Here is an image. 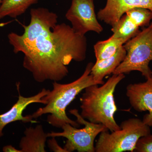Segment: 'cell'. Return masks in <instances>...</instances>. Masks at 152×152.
<instances>
[{
    "label": "cell",
    "instance_id": "6da1fadb",
    "mask_svg": "<svg viewBox=\"0 0 152 152\" xmlns=\"http://www.w3.org/2000/svg\"><path fill=\"white\" fill-rule=\"evenodd\" d=\"M30 15V23L23 25V34L10 33L9 42L15 53L24 55L23 66L36 81H60L68 75L72 61L86 59V38L64 23L58 24V15L48 9H32Z\"/></svg>",
    "mask_w": 152,
    "mask_h": 152
},
{
    "label": "cell",
    "instance_id": "7a4b0ae2",
    "mask_svg": "<svg viewBox=\"0 0 152 152\" xmlns=\"http://www.w3.org/2000/svg\"><path fill=\"white\" fill-rule=\"evenodd\" d=\"M94 64L93 63H89L83 75L72 83L63 84L54 81L53 89L42 98V99L47 102L46 106L38 109L32 115L33 118H37L49 113L50 115L48 116L47 121L55 127L61 128L66 124L79 127L80 124L67 115L66 109L76 97L87 87L99 85L95 81L91 74Z\"/></svg>",
    "mask_w": 152,
    "mask_h": 152
},
{
    "label": "cell",
    "instance_id": "3957f363",
    "mask_svg": "<svg viewBox=\"0 0 152 152\" xmlns=\"http://www.w3.org/2000/svg\"><path fill=\"white\" fill-rule=\"evenodd\" d=\"M125 77L124 74L113 75L101 86L93 85L86 88L80 98L82 117L91 122L104 125L111 132L120 130L114 118L118 109L114 94Z\"/></svg>",
    "mask_w": 152,
    "mask_h": 152
},
{
    "label": "cell",
    "instance_id": "277c9868",
    "mask_svg": "<svg viewBox=\"0 0 152 152\" xmlns=\"http://www.w3.org/2000/svg\"><path fill=\"white\" fill-rule=\"evenodd\" d=\"M120 126L118 130L111 133L104 131L100 134L95 152H134L139 139L151 132L150 127L139 118L125 120Z\"/></svg>",
    "mask_w": 152,
    "mask_h": 152
},
{
    "label": "cell",
    "instance_id": "5b68a950",
    "mask_svg": "<svg viewBox=\"0 0 152 152\" xmlns=\"http://www.w3.org/2000/svg\"><path fill=\"white\" fill-rule=\"evenodd\" d=\"M123 46L126 54L113 75L127 74L137 71L141 73L146 79L152 77L149 67L152 61V22Z\"/></svg>",
    "mask_w": 152,
    "mask_h": 152
},
{
    "label": "cell",
    "instance_id": "8992f818",
    "mask_svg": "<svg viewBox=\"0 0 152 152\" xmlns=\"http://www.w3.org/2000/svg\"><path fill=\"white\" fill-rule=\"evenodd\" d=\"M69 112L76 117L77 122L84 125V127L77 129L70 124H65L61 127L63 132L48 133V137H63L66 138L64 147L66 152L75 151L78 152H95V139L101 132L108 130L102 124H94L86 121L76 109L70 110Z\"/></svg>",
    "mask_w": 152,
    "mask_h": 152
},
{
    "label": "cell",
    "instance_id": "52a82bcc",
    "mask_svg": "<svg viewBox=\"0 0 152 152\" xmlns=\"http://www.w3.org/2000/svg\"><path fill=\"white\" fill-rule=\"evenodd\" d=\"M66 18L79 35L85 36L89 31L99 34L103 31L95 13L94 0H72Z\"/></svg>",
    "mask_w": 152,
    "mask_h": 152
},
{
    "label": "cell",
    "instance_id": "ba28073f",
    "mask_svg": "<svg viewBox=\"0 0 152 152\" xmlns=\"http://www.w3.org/2000/svg\"><path fill=\"white\" fill-rule=\"evenodd\" d=\"M146 81L130 84L126 88V96L130 104L137 111H148L144 116L142 121L149 126L152 127V77Z\"/></svg>",
    "mask_w": 152,
    "mask_h": 152
},
{
    "label": "cell",
    "instance_id": "9c48e42d",
    "mask_svg": "<svg viewBox=\"0 0 152 152\" xmlns=\"http://www.w3.org/2000/svg\"><path fill=\"white\" fill-rule=\"evenodd\" d=\"M137 7L152 11V0H107L104 7L99 10L97 17L112 27L127 11Z\"/></svg>",
    "mask_w": 152,
    "mask_h": 152
},
{
    "label": "cell",
    "instance_id": "30bf717a",
    "mask_svg": "<svg viewBox=\"0 0 152 152\" xmlns=\"http://www.w3.org/2000/svg\"><path fill=\"white\" fill-rule=\"evenodd\" d=\"M17 87L19 92L18 101L8 111L0 115V137L3 135L4 128L10 123L16 121H22L24 123L37 122L36 121L33 120L34 118L32 115L26 116H24L23 115L24 110L30 104L41 103L46 104V101L42 99V98L48 94L50 90L43 88L37 94L26 97L20 94L19 86L17 85Z\"/></svg>",
    "mask_w": 152,
    "mask_h": 152
},
{
    "label": "cell",
    "instance_id": "8fae6325",
    "mask_svg": "<svg viewBox=\"0 0 152 152\" xmlns=\"http://www.w3.org/2000/svg\"><path fill=\"white\" fill-rule=\"evenodd\" d=\"M126 54V51L123 46L112 56L105 59L96 61L93 65L91 72L94 80L99 85L103 84L104 77L113 73L124 60Z\"/></svg>",
    "mask_w": 152,
    "mask_h": 152
},
{
    "label": "cell",
    "instance_id": "7c38bea8",
    "mask_svg": "<svg viewBox=\"0 0 152 152\" xmlns=\"http://www.w3.org/2000/svg\"><path fill=\"white\" fill-rule=\"evenodd\" d=\"M24 134L19 144L22 152L46 151L45 148L48 133L45 132L42 125L26 128Z\"/></svg>",
    "mask_w": 152,
    "mask_h": 152
},
{
    "label": "cell",
    "instance_id": "4fadbf2b",
    "mask_svg": "<svg viewBox=\"0 0 152 152\" xmlns=\"http://www.w3.org/2000/svg\"><path fill=\"white\" fill-rule=\"evenodd\" d=\"M39 0H3L0 7V19L5 17L16 18L24 13Z\"/></svg>",
    "mask_w": 152,
    "mask_h": 152
},
{
    "label": "cell",
    "instance_id": "5bb4252c",
    "mask_svg": "<svg viewBox=\"0 0 152 152\" xmlns=\"http://www.w3.org/2000/svg\"><path fill=\"white\" fill-rule=\"evenodd\" d=\"M126 42L123 39L113 35L105 40L99 41L94 45L96 61L105 59L113 56Z\"/></svg>",
    "mask_w": 152,
    "mask_h": 152
},
{
    "label": "cell",
    "instance_id": "9a60e30c",
    "mask_svg": "<svg viewBox=\"0 0 152 152\" xmlns=\"http://www.w3.org/2000/svg\"><path fill=\"white\" fill-rule=\"evenodd\" d=\"M140 28L125 14L116 25L112 27L111 31L113 36L123 39L126 42L139 34L140 31Z\"/></svg>",
    "mask_w": 152,
    "mask_h": 152
},
{
    "label": "cell",
    "instance_id": "2e32d148",
    "mask_svg": "<svg viewBox=\"0 0 152 152\" xmlns=\"http://www.w3.org/2000/svg\"><path fill=\"white\" fill-rule=\"evenodd\" d=\"M126 14L140 28L148 27L152 20V11L144 8H134Z\"/></svg>",
    "mask_w": 152,
    "mask_h": 152
},
{
    "label": "cell",
    "instance_id": "e0dca14e",
    "mask_svg": "<svg viewBox=\"0 0 152 152\" xmlns=\"http://www.w3.org/2000/svg\"><path fill=\"white\" fill-rule=\"evenodd\" d=\"M134 151L152 152V135L150 134L139 139Z\"/></svg>",
    "mask_w": 152,
    "mask_h": 152
},
{
    "label": "cell",
    "instance_id": "ac0fdd59",
    "mask_svg": "<svg viewBox=\"0 0 152 152\" xmlns=\"http://www.w3.org/2000/svg\"><path fill=\"white\" fill-rule=\"evenodd\" d=\"M49 148L50 150L55 152H66L64 148H62L59 145L56 140L55 137H52L48 141Z\"/></svg>",
    "mask_w": 152,
    "mask_h": 152
},
{
    "label": "cell",
    "instance_id": "d6986e66",
    "mask_svg": "<svg viewBox=\"0 0 152 152\" xmlns=\"http://www.w3.org/2000/svg\"><path fill=\"white\" fill-rule=\"evenodd\" d=\"M3 151L5 152H22L20 150H17L12 145H7L4 147Z\"/></svg>",
    "mask_w": 152,
    "mask_h": 152
},
{
    "label": "cell",
    "instance_id": "ffe728a7",
    "mask_svg": "<svg viewBox=\"0 0 152 152\" xmlns=\"http://www.w3.org/2000/svg\"><path fill=\"white\" fill-rule=\"evenodd\" d=\"M3 0H0V7H1V5L2 3Z\"/></svg>",
    "mask_w": 152,
    "mask_h": 152
}]
</instances>
